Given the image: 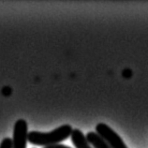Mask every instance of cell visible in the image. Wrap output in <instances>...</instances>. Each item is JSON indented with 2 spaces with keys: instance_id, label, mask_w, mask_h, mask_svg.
Wrapping results in <instances>:
<instances>
[{
  "instance_id": "1",
  "label": "cell",
  "mask_w": 148,
  "mask_h": 148,
  "mask_svg": "<svg viewBox=\"0 0 148 148\" xmlns=\"http://www.w3.org/2000/svg\"><path fill=\"white\" fill-rule=\"evenodd\" d=\"M73 128L71 125H63L50 132L31 131L28 132V142L31 145L50 146L58 145L59 143L67 140L72 133Z\"/></svg>"
},
{
  "instance_id": "2",
  "label": "cell",
  "mask_w": 148,
  "mask_h": 148,
  "mask_svg": "<svg viewBox=\"0 0 148 148\" xmlns=\"http://www.w3.org/2000/svg\"><path fill=\"white\" fill-rule=\"evenodd\" d=\"M96 133H98L111 148H127L122 138L106 124L99 123L97 125Z\"/></svg>"
},
{
  "instance_id": "3",
  "label": "cell",
  "mask_w": 148,
  "mask_h": 148,
  "mask_svg": "<svg viewBox=\"0 0 148 148\" xmlns=\"http://www.w3.org/2000/svg\"><path fill=\"white\" fill-rule=\"evenodd\" d=\"M27 122L24 119H19L14 124L12 148H26L28 142Z\"/></svg>"
},
{
  "instance_id": "4",
  "label": "cell",
  "mask_w": 148,
  "mask_h": 148,
  "mask_svg": "<svg viewBox=\"0 0 148 148\" xmlns=\"http://www.w3.org/2000/svg\"><path fill=\"white\" fill-rule=\"evenodd\" d=\"M71 138L75 148H93L90 143H88L85 135L78 128H74L72 130Z\"/></svg>"
},
{
  "instance_id": "5",
  "label": "cell",
  "mask_w": 148,
  "mask_h": 148,
  "mask_svg": "<svg viewBox=\"0 0 148 148\" xmlns=\"http://www.w3.org/2000/svg\"><path fill=\"white\" fill-rule=\"evenodd\" d=\"M88 143L94 148H111L108 145V143L100 137V136L96 133V132L90 131L85 135Z\"/></svg>"
},
{
  "instance_id": "6",
  "label": "cell",
  "mask_w": 148,
  "mask_h": 148,
  "mask_svg": "<svg viewBox=\"0 0 148 148\" xmlns=\"http://www.w3.org/2000/svg\"><path fill=\"white\" fill-rule=\"evenodd\" d=\"M0 148H12V139L4 138L0 143Z\"/></svg>"
},
{
  "instance_id": "7",
  "label": "cell",
  "mask_w": 148,
  "mask_h": 148,
  "mask_svg": "<svg viewBox=\"0 0 148 148\" xmlns=\"http://www.w3.org/2000/svg\"><path fill=\"white\" fill-rule=\"evenodd\" d=\"M43 148H71L69 146H67V145H60V143H58V145H50V146H45Z\"/></svg>"
}]
</instances>
